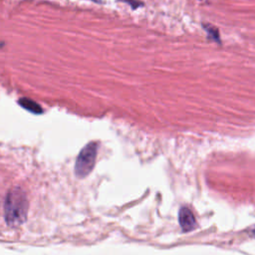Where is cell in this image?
I'll return each instance as SVG.
<instances>
[{
	"label": "cell",
	"instance_id": "7a4b0ae2",
	"mask_svg": "<svg viewBox=\"0 0 255 255\" xmlns=\"http://www.w3.org/2000/svg\"><path fill=\"white\" fill-rule=\"evenodd\" d=\"M97 150L98 145L94 142L82 148L75 164V175L78 178H85L93 171L97 158Z\"/></svg>",
	"mask_w": 255,
	"mask_h": 255
},
{
	"label": "cell",
	"instance_id": "6da1fadb",
	"mask_svg": "<svg viewBox=\"0 0 255 255\" xmlns=\"http://www.w3.org/2000/svg\"><path fill=\"white\" fill-rule=\"evenodd\" d=\"M28 200L26 193L20 187L12 188L6 195L4 217L8 225H21L27 219Z\"/></svg>",
	"mask_w": 255,
	"mask_h": 255
},
{
	"label": "cell",
	"instance_id": "5b68a950",
	"mask_svg": "<svg viewBox=\"0 0 255 255\" xmlns=\"http://www.w3.org/2000/svg\"><path fill=\"white\" fill-rule=\"evenodd\" d=\"M205 29L208 31V33L210 34V38H213L215 41H219V30L216 27H212L211 25H205L203 26Z\"/></svg>",
	"mask_w": 255,
	"mask_h": 255
},
{
	"label": "cell",
	"instance_id": "52a82bcc",
	"mask_svg": "<svg viewBox=\"0 0 255 255\" xmlns=\"http://www.w3.org/2000/svg\"><path fill=\"white\" fill-rule=\"evenodd\" d=\"M251 235L255 238V226H253V228L251 229Z\"/></svg>",
	"mask_w": 255,
	"mask_h": 255
},
{
	"label": "cell",
	"instance_id": "ba28073f",
	"mask_svg": "<svg viewBox=\"0 0 255 255\" xmlns=\"http://www.w3.org/2000/svg\"><path fill=\"white\" fill-rule=\"evenodd\" d=\"M92 1H94V2H97V3H100V2H101V0H92Z\"/></svg>",
	"mask_w": 255,
	"mask_h": 255
},
{
	"label": "cell",
	"instance_id": "3957f363",
	"mask_svg": "<svg viewBox=\"0 0 255 255\" xmlns=\"http://www.w3.org/2000/svg\"><path fill=\"white\" fill-rule=\"evenodd\" d=\"M179 222H180V225H181L182 231H184V232L191 231L196 227L195 218H194L192 212L186 207H182L180 210Z\"/></svg>",
	"mask_w": 255,
	"mask_h": 255
},
{
	"label": "cell",
	"instance_id": "8992f818",
	"mask_svg": "<svg viewBox=\"0 0 255 255\" xmlns=\"http://www.w3.org/2000/svg\"><path fill=\"white\" fill-rule=\"evenodd\" d=\"M123 1H125V2H127V3H129V4H131L134 9H136V8H137L138 6H140V5H143L141 2L135 1V0H123Z\"/></svg>",
	"mask_w": 255,
	"mask_h": 255
},
{
	"label": "cell",
	"instance_id": "277c9868",
	"mask_svg": "<svg viewBox=\"0 0 255 255\" xmlns=\"http://www.w3.org/2000/svg\"><path fill=\"white\" fill-rule=\"evenodd\" d=\"M19 105L24 108L25 110L33 113V114H42L43 113V110L41 108V106L39 104H37L36 102L32 101L31 99H28V98H21L19 101H18Z\"/></svg>",
	"mask_w": 255,
	"mask_h": 255
}]
</instances>
